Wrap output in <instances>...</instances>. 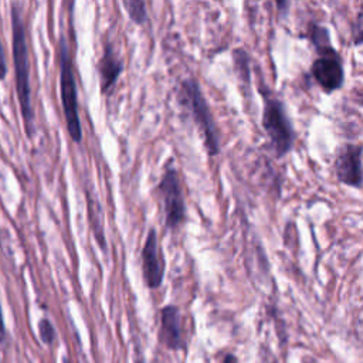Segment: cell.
Listing matches in <instances>:
<instances>
[{
    "mask_svg": "<svg viewBox=\"0 0 363 363\" xmlns=\"http://www.w3.org/2000/svg\"><path fill=\"white\" fill-rule=\"evenodd\" d=\"M159 340L169 350H182L186 347L182 313L176 305H166L160 311Z\"/></svg>",
    "mask_w": 363,
    "mask_h": 363,
    "instance_id": "cell-9",
    "label": "cell"
},
{
    "mask_svg": "<svg viewBox=\"0 0 363 363\" xmlns=\"http://www.w3.org/2000/svg\"><path fill=\"white\" fill-rule=\"evenodd\" d=\"M7 75V62H6V54H4V48L0 40V81H3Z\"/></svg>",
    "mask_w": 363,
    "mask_h": 363,
    "instance_id": "cell-16",
    "label": "cell"
},
{
    "mask_svg": "<svg viewBox=\"0 0 363 363\" xmlns=\"http://www.w3.org/2000/svg\"><path fill=\"white\" fill-rule=\"evenodd\" d=\"M58 58H60V95H61V106L64 111L67 130L75 143H81L82 126H81L79 111H78L77 81L74 75V65H72L69 47L64 35L60 37Z\"/></svg>",
    "mask_w": 363,
    "mask_h": 363,
    "instance_id": "cell-3",
    "label": "cell"
},
{
    "mask_svg": "<svg viewBox=\"0 0 363 363\" xmlns=\"http://www.w3.org/2000/svg\"><path fill=\"white\" fill-rule=\"evenodd\" d=\"M262 128L277 156H285L294 146L296 133L285 111V105L268 88L262 89Z\"/></svg>",
    "mask_w": 363,
    "mask_h": 363,
    "instance_id": "cell-4",
    "label": "cell"
},
{
    "mask_svg": "<svg viewBox=\"0 0 363 363\" xmlns=\"http://www.w3.org/2000/svg\"><path fill=\"white\" fill-rule=\"evenodd\" d=\"M311 74L325 92H333L343 85L345 69L335 48L319 52L311 67Z\"/></svg>",
    "mask_w": 363,
    "mask_h": 363,
    "instance_id": "cell-6",
    "label": "cell"
},
{
    "mask_svg": "<svg viewBox=\"0 0 363 363\" xmlns=\"http://www.w3.org/2000/svg\"><path fill=\"white\" fill-rule=\"evenodd\" d=\"M123 7L129 16V18L135 23V24H145L147 20V10H146V4L142 0H123Z\"/></svg>",
    "mask_w": 363,
    "mask_h": 363,
    "instance_id": "cell-12",
    "label": "cell"
},
{
    "mask_svg": "<svg viewBox=\"0 0 363 363\" xmlns=\"http://www.w3.org/2000/svg\"><path fill=\"white\" fill-rule=\"evenodd\" d=\"M233 60L235 64V68L238 71V75L241 77L242 81H248L250 79V69H248V55L244 50H234L233 52Z\"/></svg>",
    "mask_w": 363,
    "mask_h": 363,
    "instance_id": "cell-14",
    "label": "cell"
},
{
    "mask_svg": "<svg viewBox=\"0 0 363 363\" xmlns=\"http://www.w3.org/2000/svg\"><path fill=\"white\" fill-rule=\"evenodd\" d=\"M336 179L350 187L362 186V146L347 143L343 145L335 159Z\"/></svg>",
    "mask_w": 363,
    "mask_h": 363,
    "instance_id": "cell-8",
    "label": "cell"
},
{
    "mask_svg": "<svg viewBox=\"0 0 363 363\" xmlns=\"http://www.w3.org/2000/svg\"><path fill=\"white\" fill-rule=\"evenodd\" d=\"M308 37L312 41V44L315 45V50L318 51V54L333 48L332 43H330V37H329V30L322 24L312 23L308 30Z\"/></svg>",
    "mask_w": 363,
    "mask_h": 363,
    "instance_id": "cell-11",
    "label": "cell"
},
{
    "mask_svg": "<svg viewBox=\"0 0 363 363\" xmlns=\"http://www.w3.org/2000/svg\"><path fill=\"white\" fill-rule=\"evenodd\" d=\"M6 325H4V318H3V309H1V303H0V345L6 340Z\"/></svg>",
    "mask_w": 363,
    "mask_h": 363,
    "instance_id": "cell-17",
    "label": "cell"
},
{
    "mask_svg": "<svg viewBox=\"0 0 363 363\" xmlns=\"http://www.w3.org/2000/svg\"><path fill=\"white\" fill-rule=\"evenodd\" d=\"M142 275L147 288L156 289L164 277V258L157 242L155 228H150L142 248Z\"/></svg>",
    "mask_w": 363,
    "mask_h": 363,
    "instance_id": "cell-7",
    "label": "cell"
},
{
    "mask_svg": "<svg viewBox=\"0 0 363 363\" xmlns=\"http://www.w3.org/2000/svg\"><path fill=\"white\" fill-rule=\"evenodd\" d=\"M38 335L44 345L51 346L55 342V328L48 318H41L38 322Z\"/></svg>",
    "mask_w": 363,
    "mask_h": 363,
    "instance_id": "cell-13",
    "label": "cell"
},
{
    "mask_svg": "<svg viewBox=\"0 0 363 363\" xmlns=\"http://www.w3.org/2000/svg\"><path fill=\"white\" fill-rule=\"evenodd\" d=\"M96 68L101 79V89L104 94L108 95L123 71V60L119 58V55L116 54L113 44H105Z\"/></svg>",
    "mask_w": 363,
    "mask_h": 363,
    "instance_id": "cell-10",
    "label": "cell"
},
{
    "mask_svg": "<svg viewBox=\"0 0 363 363\" xmlns=\"http://www.w3.org/2000/svg\"><path fill=\"white\" fill-rule=\"evenodd\" d=\"M362 24H363V11L357 13L356 21L353 24V30H352V35L354 40V44H360L362 43Z\"/></svg>",
    "mask_w": 363,
    "mask_h": 363,
    "instance_id": "cell-15",
    "label": "cell"
},
{
    "mask_svg": "<svg viewBox=\"0 0 363 363\" xmlns=\"http://www.w3.org/2000/svg\"><path fill=\"white\" fill-rule=\"evenodd\" d=\"M11 23V54L14 65V81L16 94L20 105L21 119L27 138H33L35 133V118L31 101V85H30V60H28V44L24 18L17 3L11 4L10 9Z\"/></svg>",
    "mask_w": 363,
    "mask_h": 363,
    "instance_id": "cell-1",
    "label": "cell"
},
{
    "mask_svg": "<svg viewBox=\"0 0 363 363\" xmlns=\"http://www.w3.org/2000/svg\"><path fill=\"white\" fill-rule=\"evenodd\" d=\"M0 363H1V360H0Z\"/></svg>",
    "mask_w": 363,
    "mask_h": 363,
    "instance_id": "cell-19",
    "label": "cell"
},
{
    "mask_svg": "<svg viewBox=\"0 0 363 363\" xmlns=\"http://www.w3.org/2000/svg\"><path fill=\"white\" fill-rule=\"evenodd\" d=\"M179 99H180V104H183L187 108L193 121L200 128L208 156L218 155L220 140H218L217 125L196 78L189 77L180 82Z\"/></svg>",
    "mask_w": 363,
    "mask_h": 363,
    "instance_id": "cell-2",
    "label": "cell"
},
{
    "mask_svg": "<svg viewBox=\"0 0 363 363\" xmlns=\"http://www.w3.org/2000/svg\"><path fill=\"white\" fill-rule=\"evenodd\" d=\"M157 190L163 200L166 227L174 230L186 220V201L179 173L172 162L167 163L164 173L157 184Z\"/></svg>",
    "mask_w": 363,
    "mask_h": 363,
    "instance_id": "cell-5",
    "label": "cell"
},
{
    "mask_svg": "<svg viewBox=\"0 0 363 363\" xmlns=\"http://www.w3.org/2000/svg\"><path fill=\"white\" fill-rule=\"evenodd\" d=\"M223 363H238V360H237V357H235L233 353H227V354L224 356Z\"/></svg>",
    "mask_w": 363,
    "mask_h": 363,
    "instance_id": "cell-18",
    "label": "cell"
}]
</instances>
